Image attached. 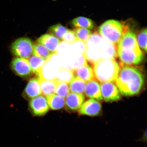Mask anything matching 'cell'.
I'll return each mask as SVG.
<instances>
[{"instance_id": "obj_1", "label": "cell", "mask_w": 147, "mask_h": 147, "mask_svg": "<svg viewBox=\"0 0 147 147\" xmlns=\"http://www.w3.org/2000/svg\"><path fill=\"white\" fill-rule=\"evenodd\" d=\"M115 82L119 92L125 96L136 95L144 84V76L137 68L129 65H121Z\"/></svg>"}, {"instance_id": "obj_2", "label": "cell", "mask_w": 147, "mask_h": 147, "mask_svg": "<svg viewBox=\"0 0 147 147\" xmlns=\"http://www.w3.org/2000/svg\"><path fill=\"white\" fill-rule=\"evenodd\" d=\"M120 69L115 59L103 60L93 64L95 78L101 83L115 82Z\"/></svg>"}, {"instance_id": "obj_3", "label": "cell", "mask_w": 147, "mask_h": 147, "mask_svg": "<svg viewBox=\"0 0 147 147\" xmlns=\"http://www.w3.org/2000/svg\"><path fill=\"white\" fill-rule=\"evenodd\" d=\"M129 30L124 22L109 20L103 23L98 29V33L105 40L117 45L124 34Z\"/></svg>"}, {"instance_id": "obj_4", "label": "cell", "mask_w": 147, "mask_h": 147, "mask_svg": "<svg viewBox=\"0 0 147 147\" xmlns=\"http://www.w3.org/2000/svg\"><path fill=\"white\" fill-rule=\"evenodd\" d=\"M34 46L32 41L29 38H21L12 43L11 50L14 56L27 59L32 56Z\"/></svg>"}, {"instance_id": "obj_5", "label": "cell", "mask_w": 147, "mask_h": 147, "mask_svg": "<svg viewBox=\"0 0 147 147\" xmlns=\"http://www.w3.org/2000/svg\"><path fill=\"white\" fill-rule=\"evenodd\" d=\"M117 54L120 60L121 65H138L141 63L143 59L142 51L117 47Z\"/></svg>"}, {"instance_id": "obj_6", "label": "cell", "mask_w": 147, "mask_h": 147, "mask_svg": "<svg viewBox=\"0 0 147 147\" xmlns=\"http://www.w3.org/2000/svg\"><path fill=\"white\" fill-rule=\"evenodd\" d=\"M11 68L18 76L22 78H27L32 75L33 72L26 59L17 57L12 61Z\"/></svg>"}, {"instance_id": "obj_7", "label": "cell", "mask_w": 147, "mask_h": 147, "mask_svg": "<svg viewBox=\"0 0 147 147\" xmlns=\"http://www.w3.org/2000/svg\"><path fill=\"white\" fill-rule=\"evenodd\" d=\"M100 87L102 99L105 102H114L120 99V92L118 88L113 82L101 83Z\"/></svg>"}, {"instance_id": "obj_8", "label": "cell", "mask_w": 147, "mask_h": 147, "mask_svg": "<svg viewBox=\"0 0 147 147\" xmlns=\"http://www.w3.org/2000/svg\"><path fill=\"white\" fill-rule=\"evenodd\" d=\"M31 112L35 116H42L49 110V106L45 96L40 95L31 99L29 102Z\"/></svg>"}, {"instance_id": "obj_9", "label": "cell", "mask_w": 147, "mask_h": 147, "mask_svg": "<svg viewBox=\"0 0 147 147\" xmlns=\"http://www.w3.org/2000/svg\"><path fill=\"white\" fill-rule=\"evenodd\" d=\"M79 110L80 115L95 117L100 114L102 106L98 101L89 99L84 102Z\"/></svg>"}, {"instance_id": "obj_10", "label": "cell", "mask_w": 147, "mask_h": 147, "mask_svg": "<svg viewBox=\"0 0 147 147\" xmlns=\"http://www.w3.org/2000/svg\"><path fill=\"white\" fill-rule=\"evenodd\" d=\"M85 97L84 94L70 92L66 97L65 106L68 111H78L84 103Z\"/></svg>"}, {"instance_id": "obj_11", "label": "cell", "mask_w": 147, "mask_h": 147, "mask_svg": "<svg viewBox=\"0 0 147 147\" xmlns=\"http://www.w3.org/2000/svg\"><path fill=\"white\" fill-rule=\"evenodd\" d=\"M101 60L107 59H115L117 57V45L106 41L103 42L98 48Z\"/></svg>"}, {"instance_id": "obj_12", "label": "cell", "mask_w": 147, "mask_h": 147, "mask_svg": "<svg viewBox=\"0 0 147 147\" xmlns=\"http://www.w3.org/2000/svg\"><path fill=\"white\" fill-rule=\"evenodd\" d=\"M36 42L37 43L45 47L53 54L56 53L59 46L61 42L58 38L50 34L43 35L38 38Z\"/></svg>"}, {"instance_id": "obj_13", "label": "cell", "mask_w": 147, "mask_h": 147, "mask_svg": "<svg viewBox=\"0 0 147 147\" xmlns=\"http://www.w3.org/2000/svg\"><path fill=\"white\" fill-rule=\"evenodd\" d=\"M117 47L137 51L141 50L138 45L135 33L130 30L123 36Z\"/></svg>"}, {"instance_id": "obj_14", "label": "cell", "mask_w": 147, "mask_h": 147, "mask_svg": "<svg viewBox=\"0 0 147 147\" xmlns=\"http://www.w3.org/2000/svg\"><path fill=\"white\" fill-rule=\"evenodd\" d=\"M87 64L84 55H73L64 59L62 68L73 71Z\"/></svg>"}, {"instance_id": "obj_15", "label": "cell", "mask_w": 147, "mask_h": 147, "mask_svg": "<svg viewBox=\"0 0 147 147\" xmlns=\"http://www.w3.org/2000/svg\"><path fill=\"white\" fill-rule=\"evenodd\" d=\"M60 68L50 61L47 60L45 65L42 67L37 76L38 79L56 80L59 70Z\"/></svg>"}, {"instance_id": "obj_16", "label": "cell", "mask_w": 147, "mask_h": 147, "mask_svg": "<svg viewBox=\"0 0 147 147\" xmlns=\"http://www.w3.org/2000/svg\"><path fill=\"white\" fill-rule=\"evenodd\" d=\"M41 94V88L38 78H33L29 81L23 93L24 97L31 100Z\"/></svg>"}, {"instance_id": "obj_17", "label": "cell", "mask_w": 147, "mask_h": 147, "mask_svg": "<svg viewBox=\"0 0 147 147\" xmlns=\"http://www.w3.org/2000/svg\"><path fill=\"white\" fill-rule=\"evenodd\" d=\"M86 96L97 100H102L100 84L95 80L88 82L86 84L85 91Z\"/></svg>"}, {"instance_id": "obj_18", "label": "cell", "mask_w": 147, "mask_h": 147, "mask_svg": "<svg viewBox=\"0 0 147 147\" xmlns=\"http://www.w3.org/2000/svg\"><path fill=\"white\" fill-rule=\"evenodd\" d=\"M74 76L78 77L85 82L95 80L93 70L87 64L73 71Z\"/></svg>"}, {"instance_id": "obj_19", "label": "cell", "mask_w": 147, "mask_h": 147, "mask_svg": "<svg viewBox=\"0 0 147 147\" xmlns=\"http://www.w3.org/2000/svg\"><path fill=\"white\" fill-rule=\"evenodd\" d=\"M38 79L39 80L42 94L47 97L54 94L56 87V80H49L43 79Z\"/></svg>"}, {"instance_id": "obj_20", "label": "cell", "mask_w": 147, "mask_h": 147, "mask_svg": "<svg viewBox=\"0 0 147 147\" xmlns=\"http://www.w3.org/2000/svg\"><path fill=\"white\" fill-rule=\"evenodd\" d=\"M86 82L76 76L69 83V90L71 92L83 94L85 91Z\"/></svg>"}, {"instance_id": "obj_21", "label": "cell", "mask_w": 147, "mask_h": 147, "mask_svg": "<svg viewBox=\"0 0 147 147\" xmlns=\"http://www.w3.org/2000/svg\"><path fill=\"white\" fill-rule=\"evenodd\" d=\"M47 101L49 107L53 110L61 109L65 105L64 98L55 94L47 96Z\"/></svg>"}, {"instance_id": "obj_22", "label": "cell", "mask_w": 147, "mask_h": 147, "mask_svg": "<svg viewBox=\"0 0 147 147\" xmlns=\"http://www.w3.org/2000/svg\"><path fill=\"white\" fill-rule=\"evenodd\" d=\"M28 60L33 73L35 74L36 76H38L47 61V60L33 55L29 58Z\"/></svg>"}, {"instance_id": "obj_23", "label": "cell", "mask_w": 147, "mask_h": 147, "mask_svg": "<svg viewBox=\"0 0 147 147\" xmlns=\"http://www.w3.org/2000/svg\"><path fill=\"white\" fill-rule=\"evenodd\" d=\"M71 24L76 28L92 29L94 27V24L91 20L82 16L75 18L73 20Z\"/></svg>"}, {"instance_id": "obj_24", "label": "cell", "mask_w": 147, "mask_h": 147, "mask_svg": "<svg viewBox=\"0 0 147 147\" xmlns=\"http://www.w3.org/2000/svg\"><path fill=\"white\" fill-rule=\"evenodd\" d=\"M74 76L73 71L61 67L59 70L56 80L68 84Z\"/></svg>"}, {"instance_id": "obj_25", "label": "cell", "mask_w": 147, "mask_h": 147, "mask_svg": "<svg viewBox=\"0 0 147 147\" xmlns=\"http://www.w3.org/2000/svg\"><path fill=\"white\" fill-rule=\"evenodd\" d=\"M53 54L40 44L34 45L33 54L34 56L47 60Z\"/></svg>"}, {"instance_id": "obj_26", "label": "cell", "mask_w": 147, "mask_h": 147, "mask_svg": "<svg viewBox=\"0 0 147 147\" xmlns=\"http://www.w3.org/2000/svg\"><path fill=\"white\" fill-rule=\"evenodd\" d=\"M68 30L67 28L60 24L55 25L49 29V34L53 35L59 39L62 40L63 36Z\"/></svg>"}, {"instance_id": "obj_27", "label": "cell", "mask_w": 147, "mask_h": 147, "mask_svg": "<svg viewBox=\"0 0 147 147\" xmlns=\"http://www.w3.org/2000/svg\"><path fill=\"white\" fill-rule=\"evenodd\" d=\"M69 88L68 84L56 80L55 93L62 98H65L69 93Z\"/></svg>"}, {"instance_id": "obj_28", "label": "cell", "mask_w": 147, "mask_h": 147, "mask_svg": "<svg viewBox=\"0 0 147 147\" xmlns=\"http://www.w3.org/2000/svg\"><path fill=\"white\" fill-rule=\"evenodd\" d=\"M56 53L64 59L69 57L73 55L70 45L63 41L61 42Z\"/></svg>"}, {"instance_id": "obj_29", "label": "cell", "mask_w": 147, "mask_h": 147, "mask_svg": "<svg viewBox=\"0 0 147 147\" xmlns=\"http://www.w3.org/2000/svg\"><path fill=\"white\" fill-rule=\"evenodd\" d=\"M70 45L72 55H84L86 49L85 42L78 40Z\"/></svg>"}, {"instance_id": "obj_30", "label": "cell", "mask_w": 147, "mask_h": 147, "mask_svg": "<svg viewBox=\"0 0 147 147\" xmlns=\"http://www.w3.org/2000/svg\"><path fill=\"white\" fill-rule=\"evenodd\" d=\"M73 31L77 39L85 43L92 34L89 29L84 28H76Z\"/></svg>"}, {"instance_id": "obj_31", "label": "cell", "mask_w": 147, "mask_h": 147, "mask_svg": "<svg viewBox=\"0 0 147 147\" xmlns=\"http://www.w3.org/2000/svg\"><path fill=\"white\" fill-rule=\"evenodd\" d=\"M138 45L141 49L146 52L147 51V29H142L140 31L136 37Z\"/></svg>"}, {"instance_id": "obj_32", "label": "cell", "mask_w": 147, "mask_h": 147, "mask_svg": "<svg viewBox=\"0 0 147 147\" xmlns=\"http://www.w3.org/2000/svg\"><path fill=\"white\" fill-rule=\"evenodd\" d=\"M78 40L74 31L68 30L64 34L62 40L71 45Z\"/></svg>"}, {"instance_id": "obj_33", "label": "cell", "mask_w": 147, "mask_h": 147, "mask_svg": "<svg viewBox=\"0 0 147 147\" xmlns=\"http://www.w3.org/2000/svg\"><path fill=\"white\" fill-rule=\"evenodd\" d=\"M147 132L146 130L144 132V133L143 134V135L138 140L139 141H141L144 143H146V138H147Z\"/></svg>"}]
</instances>
